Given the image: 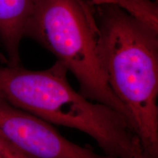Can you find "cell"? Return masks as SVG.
I'll use <instances>...</instances> for the list:
<instances>
[{"mask_svg":"<svg viewBox=\"0 0 158 158\" xmlns=\"http://www.w3.org/2000/svg\"><path fill=\"white\" fill-rule=\"evenodd\" d=\"M96 48L147 158H158V29L117 5H95Z\"/></svg>","mask_w":158,"mask_h":158,"instance_id":"1","label":"cell"},{"mask_svg":"<svg viewBox=\"0 0 158 158\" xmlns=\"http://www.w3.org/2000/svg\"><path fill=\"white\" fill-rule=\"evenodd\" d=\"M68 73L58 61L41 70L0 66V100L50 124L86 134L106 155L129 158L141 143L127 119L82 96L71 86Z\"/></svg>","mask_w":158,"mask_h":158,"instance_id":"2","label":"cell"},{"mask_svg":"<svg viewBox=\"0 0 158 158\" xmlns=\"http://www.w3.org/2000/svg\"><path fill=\"white\" fill-rule=\"evenodd\" d=\"M25 37L51 52L73 75L82 96L117 111L134 131L127 110L108 84L97 53L96 35L77 0H35Z\"/></svg>","mask_w":158,"mask_h":158,"instance_id":"3","label":"cell"},{"mask_svg":"<svg viewBox=\"0 0 158 158\" xmlns=\"http://www.w3.org/2000/svg\"><path fill=\"white\" fill-rule=\"evenodd\" d=\"M0 136L28 158H116L69 141L49 122L2 100Z\"/></svg>","mask_w":158,"mask_h":158,"instance_id":"4","label":"cell"},{"mask_svg":"<svg viewBox=\"0 0 158 158\" xmlns=\"http://www.w3.org/2000/svg\"><path fill=\"white\" fill-rule=\"evenodd\" d=\"M35 0H0V43L10 66H21L20 48Z\"/></svg>","mask_w":158,"mask_h":158,"instance_id":"5","label":"cell"},{"mask_svg":"<svg viewBox=\"0 0 158 158\" xmlns=\"http://www.w3.org/2000/svg\"><path fill=\"white\" fill-rule=\"evenodd\" d=\"M0 158H28L20 153L0 136Z\"/></svg>","mask_w":158,"mask_h":158,"instance_id":"6","label":"cell"},{"mask_svg":"<svg viewBox=\"0 0 158 158\" xmlns=\"http://www.w3.org/2000/svg\"><path fill=\"white\" fill-rule=\"evenodd\" d=\"M77 1H78L79 5H81V7H82L83 10H84L85 13V15H86L88 22L91 26V27H92V30L96 31L97 25L95 19H94V7H92L86 0H77Z\"/></svg>","mask_w":158,"mask_h":158,"instance_id":"7","label":"cell"},{"mask_svg":"<svg viewBox=\"0 0 158 158\" xmlns=\"http://www.w3.org/2000/svg\"><path fill=\"white\" fill-rule=\"evenodd\" d=\"M129 158H147L146 156L144 155L143 150H142L141 143L138 144L137 147L135 148V149L133 150Z\"/></svg>","mask_w":158,"mask_h":158,"instance_id":"8","label":"cell"},{"mask_svg":"<svg viewBox=\"0 0 158 158\" xmlns=\"http://www.w3.org/2000/svg\"><path fill=\"white\" fill-rule=\"evenodd\" d=\"M0 62H1L2 64H5L6 65H7L8 64V62H7V57H6V56L4 54H2V53L0 51Z\"/></svg>","mask_w":158,"mask_h":158,"instance_id":"9","label":"cell"}]
</instances>
